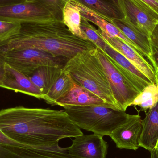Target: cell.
<instances>
[{
    "mask_svg": "<svg viewBox=\"0 0 158 158\" xmlns=\"http://www.w3.org/2000/svg\"><path fill=\"white\" fill-rule=\"evenodd\" d=\"M0 131L31 146H52L64 138L83 135L64 110L15 107L0 110Z\"/></svg>",
    "mask_w": 158,
    "mask_h": 158,
    "instance_id": "6da1fadb",
    "label": "cell"
},
{
    "mask_svg": "<svg viewBox=\"0 0 158 158\" xmlns=\"http://www.w3.org/2000/svg\"><path fill=\"white\" fill-rule=\"evenodd\" d=\"M143 128V120L139 114L131 115L109 136L118 148L136 151L140 148Z\"/></svg>",
    "mask_w": 158,
    "mask_h": 158,
    "instance_id": "30bf717a",
    "label": "cell"
},
{
    "mask_svg": "<svg viewBox=\"0 0 158 158\" xmlns=\"http://www.w3.org/2000/svg\"><path fill=\"white\" fill-rule=\"evenodd\" d=\"M150 158H152V157H150Z\"/></svg>",
    "mask_w": 158,
    "mask_h": 158,
    "instance_id": "836d02e7",
    "label": "cell"
},
{
    "mask_svg": "<svg viewBox=\"0 0 158 158\" xmlns=\"http://www.w3.org/2000/svg\"><path fill=\"white\" fill-rule=\"evenodd\" d=\"M158 14V0H140Z\"/></svg>",
    "mask_w": 158,
    "mask_h": 158,
    "instance_id": "f546056e",
    "label": "cell"
},
{
    "mask_svg": "<svg viewBox=\"0 0 158 158\" xmlns=\"http://www.w3.org/2000/svg\"><path fill=\"white\" fill-rule=\"evenodd\" d=\"M21 27L19 23L0 20V44L17 34Z\"/></svg>",
    "mask_w": 158,
    "mask_h": 158,
    "instance_id": "484cf974",
    "label": "cell"
},
{
    "mask_svg": "<svg viewBox=\"0 0 158 158\" xmlns=\"http://www.w3.org/2000/svg\"><path fill=\"white\" fill-rule=\"evenodd\" d=\"M27 2V0H0V7L10 6Z\"/></svg>",
    "mask_w": 158,
    "mask_h": 158,
    "instance_id": "f1b7e54d",
    "label": "cell"
},
{
    "mask_svg": "<svg viewBox=\"0 0 158 158\" xmlns=\"http://www.w3.org/2000/svg\"><path fill=\"white\" fill-rule=\"evenodd\" d=\"M98 31L107 43L126 57L146 76L152 83L158 84V78L153 66L138 51L121 39L110 36L100 29L98 28Z\"/></svg>",
    "mask_w": 158,
    "mask_h": 158,
    "instance_id": "8fae6325",
    "label": "cell"
},
{
    "mask_svg": "<svg viewBox=\"0 0 158 158\" xmlns=\"http://www.w3.org/2000/svg\"><path fill=\"white\" fill-rule=\"evenodd\" d=\"M6 63L0 57V82L2 80L5 75V65Z\"/></svg>",
    "mask_w": 158,
    "mask_h": 158,
    "instance_id": "4dcf8cb0",
    "label": "cell"
},
{
    "mask_svg": "<svg viewBox=\"0 0 158 158\" xmlns=\"http://www.w3.org/2000/svg\"><path fill=\"white\" fill-rule=\"evenodd\" d=\"M96 48L90 41L73 35L63 21L56 20L22 24L17 34L0 44V51L37 49L68 59Z\"/></svg>",
    "mask_w": 158,
    "mask_h": 158,
    "instance_id": "7a4b0ae2",
    "label": "cell"
},
{
    "mask_svg": "<svg viewBox=\"0 0 158 158\" xmlns=\"http://www.w3.org/2000/svg\"><path fill=\"white\" fill-rule=\"evenodd\" d=\"M150 44L158 48V23L156 25L149 37Z\"/></svg>",
    "mask_w": 158,
    "mask_h": 158,
    "instance_id": "83f0119b",
    "label": "cell"
},
{
    "mask_svg": "<svg viewBox=\"0 0 158 158\" xmlns=\"http://www.w3.org/2000/svg\"><path fill=\"white\" fill-rule=\"evenodd\" d=\"M81 20L80 7L73 0H69L64 7L62 21L73 35L82 40H88L81 29Z\"/></svg>",
    "mask_w": 158,
    "mask_h": 158,
    "instance_id": "44dd1931",
    "label": "cell"
},
{
    "mask_svg": "<svg viewBox=\"0 0 158 158\" xmlns=\"http://www.w3.org/2000/svg\"><path fill=\"white\" fill-rule=\"evenodd\" d=\"M110 22L131 41L139 49L142 55L150 62L151 46L149 38L147 36L124 18L113 19Z\"/></svg>",
    "mask_w": 158,
    "mask_h": 158,
    "instance_id": "2e32d148",
    "label": "cell"
},
{
    "mask_svg": "<svg viewBox=\"0 0 158 158\" xmlns=\"http://www.w3.org/2000/svg\"><path fill=\"white\" fill-rule=\"evenodd\" d=\"M150 46L151 59L150 63L154 67L158 78V48L152 44H150Z\"/></svg>",
    "mask_w": 158,
    "mask_h": 158,
    "instance_id": "4316f807",
    "label": "cell"
},
{
    "mask_svg": "<svg viewBox=\"0 0 158 158\" xmlns=\"http://www.w3.org/2000/svg\"><path fill=\"white\" fill-rule=\"evenodd\" d=\"M151 157L158 158V142L156 148L153 152H151Z\"/></svg>",
    "mask_w": 158,
    "mask_h": 158,
    "instance_id": "1f68e13d",
    "label": "cell"
},
{
    "mask_svg": "<svg viewBox=\"0 0 158 158\" xmlns=\"http://www.w3.org/2000/svg\"><path fill=\"white\" fill-rule=\"evenodd\" d=\"M0 57L12 68L29 77L43 66L64 67L69 60L61 56L34 49H21L0 51Z\"/></svg>",
    "mask_w": 158,
    "mask_h": 158,
    "instance_id": "5b68a950",
    "label": "cell"
},
{
    "mask_svg": "<svg viewBox=\"0 0 158 158\" xmlns=\"http://www.w3.org/2000/svg\"><path fill=\"white\" fill-rule=\"evenodd\" d=\"M0 20L24 24L55 20L52 14L34 2H26L0 7Z\"/></svg>",
    "mask_w": 158,
    "mask_h": 158,
    "instance_id": "9c48e42d",
    "label": "cell"
},
{
    "mask_svg": "<svg viewBox=\"0 0 158 158\" xmlns=\"http://www.w3.org/2000/svg\"><path fill=\"white\" fill-rule=\"evenodd\" d=\"M124 19L149 38L158 23V14L140 0H118Z\"/></svg>",
    "mask_w": 158,
    "mask_h": 158,
    "instance_id": "ba28073f",
    "label": "cell"
},
{
    "mask_svg": "<svg viewBox=\"0 0 158 158\" xmlns=\"http://www.w3.org/2000/svg\"><path fill=\"white\" fill-rule=\"evenodd\" d=\"M69 0H27L34 2L47 9L53 16L55 20L62 21L63 12L66 3Z\"/></svg>",
    "mask_w": 158,
    "mask_h": 158,
    "instance_id": "d4e9b609",
    "label": "cell"
},
{
    "mask_svg": "<svg viewBox=\"0 0 158 158\" xmlns=\"http://www.w3.org/2000/svg\"><path fill=\"white\" fill-rule=\"evenodd\" d=\"M81 28L84 34L87 37L88 40L93 43L96 48H99L103 51L106 42L103 39L94 26L90 24L89 21L84 18L81 17Z\"/></svg>",
    "mask_w": 158,
    "mask_h": 158,
    "instance_id": "cb8c5ba5",
    "label": "cell"
},
{
    "mask_svg": "<svg viewBox=\"0 0 158 158\" xmlns=\"http://www.w3.org/2000/svg\"><path fill=\"white\" fill-rule=\"evenodd\" d=\"M111 1L115 3L116 4L118 5V0H111Z\"/></svg>",
    "mask_w": 158,
    "mask_h": 158,
    "instance_id": "d6a6232c",
    "label": "cell"
},
{
    "mask_svg": "<svg viewBox=\"0 0 158 158\" xmlns=\"http://www.w3.org/2000/svg\"><path fill=\"white\" fill-rule=\"evenodd\" d=\"M97 55L108 78L120 110L126 111L140 92L125 77L117 63L101 49L96 48Z\"/></svg>",
    "mask_w": 158,
    "mask_h": 158,
    "instance_id": "8992f818",
    "label": "cell"
},
{
    "mask_svg": "<svg viewBox=\"0 0 158 158\" xmlns=\"http://www.w3.org/2000/svg\"><path fill=\"white\" fill-rule=\"evenodd\" d=\"M67 149L69 155L76 158H106L108 144L102 135L83 134L75 137Z\"/></svg>",
    "mask_w": 158,
    "mask_h": 158,
    "instance_id": "7c38bea8",
    "label": "cell"
},
{
    "mask_svg": "<svg viewBox=\"0 0 158 158\" xmlns=\"http://www.w3.org/2000/svg\"><path fill=\"white\" fill-rule=\"evenodd\" d=\"M158 103V84L152 83L145 87L134 99L130 106L135 108L138 106L140 111H144L146 113L149 110L154 108Z\"/></svg>",
    "mask_w": 158,
    "mask_h": 158,
    "instance_id": "7402d4cb",
    "label": "cell"
},
{
    "mask_svg": "<svg viewBox=\"0 0 158 158\" xmlns=\"http://www.w3.org/2000/svg\"><path fill=\"white\" fill-rule=\"evenodd\" d=\"M0 158H76L58 144L31 146L19 143L0 131Z\"/></svg>",
    "mask_w": 158,
    "mask_h": 158,
    "instance_id": "52a82bcc",
    "label": "cell"
},
{
    "mask_svg": "<svg viewBox=\"0 0 158 158\" xmlns=\"http://www.w3.org/2000/svg\"><path fill=\"white\" fill-rule=\"evenodd\" d=\"M83 6L100 15L110 22L114 19H122L124 15L118 5L111 0H74Z\"/></svg>",
    "mask_w": 158,
    "mask_h": 158,
    "instance_id": "ffe728a7",
    "label": "cell"
},
{
    "mask_svg": "<svg viewBox=\"0 0 158 158\" xmlns=\"http://www.w3.org/2000/svg\"><path fill=\"white\" fill-rule=\"evenodd\" d=\"M103 51L117 63L126 78L140 93L145 87L152 83L146 76L136 68L126 57L107 43Z\"/></svg>",
    "mask_w": 158,
    "mask_h": 158,
    "instance_id": "9a60e30c",
    "label": "cell"
},
{
    "mask_svg": "<svg viewBox=\"0 0 158 158\" xmlns=\"http://www.w3.org/2000/svg\"><path fill=\"white\" fill-rule=\"evenodd\" d=\"M73 1L74 2L80 7L81 17L84 18L88 21L92 22L97 26L101 30L106 32L109 35L113 37H117L122 40L124 42L132 47L135 50L138 51L142 55L137 47L112 23L107 21L106 19H105L104 17L101 16L100 15L88 9L77 2H76L74 0Z\"/></svg>",
    "mask_w": 158,
    "mask_h": 158,
    "instance_id": "ac0fdd59",
    "label": "cell"
},
{
    "mask_svg": "<svg viewBox=\"0 0 158 158\" xmlns=\"http://www.w3.org/2000/svg\"><path fill=\"white\" fill-rule=\"evenodd\" d=\"M74 81L68 72L64 70L48 93L44 97V100L54 106L55 102L67 94L72 88Z\"/></svg>",
    "mask_w": 158,
    "mask_h": 158,
    "instance_id": "603a6c76",
    "label": "cell"
},
{
    "mask_svg": "<svg viewBox=\"0 0 158 158\" xmlns=\"http://www.w3.org/2000/svg\"><path fill=\"white\" fill-rule=\"evenodd\" d=\"M54 106H60L63 107L67 106H101L114 109L112 106L105 102L99 97L75 81L70 91L56 100Z\"/></svg>",
    "mask_w": 158,
    "mask_h": 158,
    "instance_id": "5bb4252c",
    "label": "cell"
},
{
    "mask_svg": "<svg viewBox=\"0 0 158 158\" xmlns=\"http://www.w3.org/2000/svg\"><path fill=\"white\" fill-rule=\"evenodd\" d=\"M0 87L43 99V95L29 78L12 68L6 63L4 77L0 82Z\"/></svg>",
    "mask_w": 158,
    "mask_h": 158,
    "instance_id": "4fadbf2b",
    "label": "cell"
},
{
    "mask_svg": "<svg viewBox=\"0 0 158 158\" xmlns=\"http://www.w3.org/2000/svg\"><path fill=\"white\" fill-rule=\"evenodd\" d=\"M63 68L62 67H41L29 78L44 97L62 75Z\"/></svg>",
    "mask_w": 158,
    "mask_h": 158,
    "instance_id": "d6986e66",
    "label": "cell"
},
{
    "mask_svg": "<svg viewBox=\"0 0 158 158\" xmlns=\"http://www.w3.org/2000/svg\"><path fill=\"white\" fill-rule=\"evenodd\" d=\"M96 48L83 51L69 59L63 69L76 83L94 93L115 109L119 110Z\"/></svg>",
    "mask_w": 158,
    "mask_h": 158,
    "instance_id": "3957f363",
    "label": "cell"
},
{
    "mask_svg": "<svg viewBox=\"0 0 158 158\" xmlns=\"http://www.w3.org/2000/svg\"><path fill=\"white\" fill-rule=\"evenodd\" d=\"M64 108L80 129L103 136H110L131 115L123 110L101 106H67Z\"/></svg>",
    "mask_w": 158,
    "mask_h": 158,
    "instance_id": "277c9868",
    "label": "cell"
},
{
    "mask_svg": "<svg viewBox=\"0 0 158 158\" xmlns=\"http://www.w3.org/2000/svg\"><path fill=\"white\" fill-rule=\"evenodd\" d=\"M143 125L139 145L151 153L156 148L158 142V103L146 113Z\"/></svg>",
    "mask_w": 158,
    "mask_h": 158,
    "instance_id": "e0dca14e",
    "label": "cell"
}]
</instances>
